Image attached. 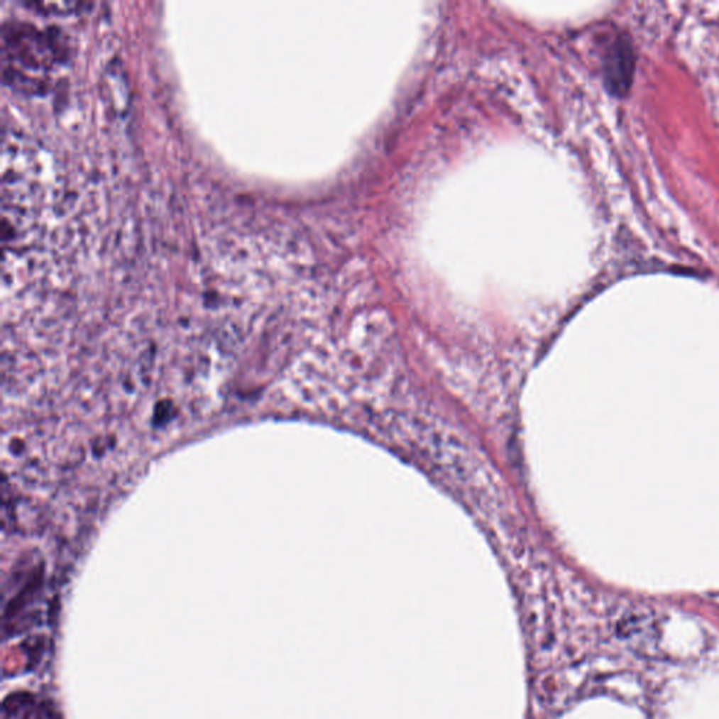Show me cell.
<instances>
[{
    "label": "cell",
    "instance_id": "1",
    "mask_svg": "<svg viewBox=\"0 0 719 719\" xmlns=\"http://www.w3.org/2000/svg\"><path fill=\"white\" fill-rule=\"evenodd\" d=\"M632 51L627 43H618L613 48L607 64V80L611 90L622 93L628 89L632 77Z\"/></svg>",
    "mask_w": 719,
    "mask_h": 719
}]
</instances>
